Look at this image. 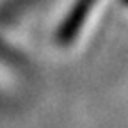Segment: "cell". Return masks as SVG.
<instances>
[{
	"instance_id": "1",
	"label": "cell",
	"mask_w": 128,
	"mask_h": 128,
	"mask_svg": "<svg viewBox=\"0 0 128 128\" xmlns=\"http://www.w3.org/2000/svg\"><path fill=\"white\" fill-rule=\"evenodd\" d=\"M94 2L96 0H78L76 2V6L73 7V11L66 18V22L62 23V28L59 32V41L60 43H68L76 36V32L80 30L84 20L87 18V14H89L91 7L94 6Z\"/></svg>"
}]
</instances>
